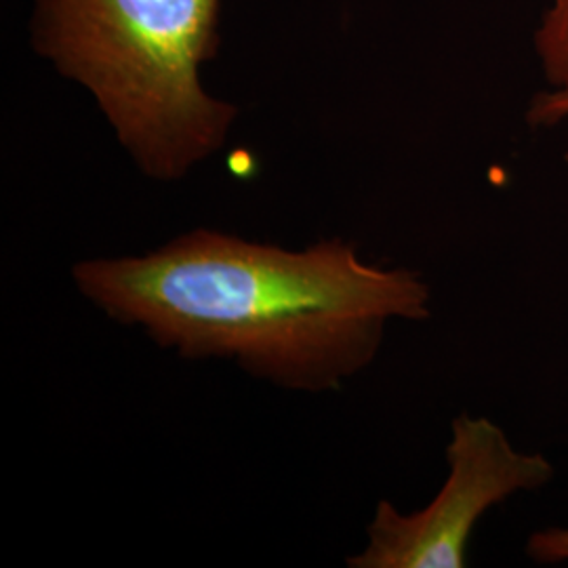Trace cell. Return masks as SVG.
I'll use <instances>...</instances> for the list:
<instances>
[{
	"label": "cell",
	"instance_id": "8992f818",
	"mask_svg": "<svg viewBox=\"0 0 568 568\" xmlns=\"http://www.w3.org/2000/svg\"><path fill=\"white\" fill-rule=\"evenodd\" d=\"M568 116V89H554L537 95L530 102L528 122L535 126H549L565 121Z\"/></svg>",
	"mask_w": 568,
	"mask_h": 568
},
{
	"label": "cell",
	"instance_id": "6da1fadb",
	"mask_svg": "<svg viewBox=\"0 0 568 568\" xmlns=\"http://www.w3.org/2000/svg\"><path fill=\"white\" fill-rule=\"evenodd\" d=\"M72 281L108 318L185 361L222 358L288 392H333L371 365L389 321L429 318V286L323 239L302 251L196 227L145 255L93 257Z\"/></svg>",
	"mask_w": 568,
	"mask_h": 568
},
{
	"label": "cell",
	"instance_id": "7a4b0ae2",
	"mask_svg": "<svg viewBox=\"0 0 568 568\" xmlns=\"http://www.w3.org/2000/svg\"><path fill=\"white\" fill-rule=\"evenodd\" d=\"M222 0H34V51L84 87L143 175L178 182L217 154L239 116L206 93Z\"/></svg>",
	"mask_w": 568,
	"mask_h": 568
},
{
	"label": "cell",
	"instance_id": "3957f363",
	"mask_svg": "<svg viewBox=\"0 0 568 568\" xmlns=\"http://www.w3.org/2000/svg\"><path fill=\"white\" fill-rule=\"evenodd\" d=\"M448 476L436 499L415 514L379 501L366 528L368 546L349 568H462L469 535L488 509L518 490L544 487L554 467L544 455L518 453L485 417L453 422Z\"/></svg>",
	"mask_w": 568,
	"mask_h": 568
},
{
	"label": "cell",
	"instance_id": "277c9868",
	"mask_svg": "<svg viewBox=\"0 0 568 568\" xmlns=\"http://www.w3.org/2000/svg\"><path fill=\"white\" fill-rule=\"evenodd\" d=\"M535 51L554 89H568V0H551L535 32Z\"/></svg>",
	"mask_w": 568,
	"mask_h": 568
},
{
	"label": "cell",
	"instance_id": "5b68a950",
	"mask_svg": "<svg viewBox=\"0 0 568 568\" xmlns=\"http://www.w3.org/2000/svg\"><path fill=\"white\" fill-rule=\"evenodd\" d=\"M528 556L537 562H565L568 560V528L539 530L528 541Z\"/></svg>",
	"mask_w": 568,
	"mask_h": 568
}]
</instances>
